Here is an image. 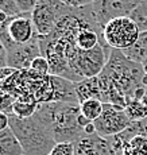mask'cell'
<instances>
[{
  "mask_svg": "<svg viewBox=\"0 0 147 155\" xmlns=\"http://www.w3.org/2000/svg\"><path fill=\"white\" fill-rule=\"evenodd\" d=\"M143 77L145 70L142 64L128 59L122 50H112L104 70L97 76L101 101L123 109L132 100L142 101L147 94Z\"/></svg>",
  "mask_w": 147,
  "mask_h": 155,
  "instance_id": "1",
  "label": "cell"
},
{
  "mask_svg": "<svg viewBox=\"0 0 147 155\" xmlns=\"http://www.w3.org/2000/svg\"><path fill=\"white\" fill-rule=\"evenodd\" d=\"M80 115V104L72 103L41 104L35 113L50 130L57 143H74L85 135L79 120Z\"/></svg>",
  "mask_w": 147,
  "mask_h": 155,
  "instance_id": "2",
  "label": "cell"
},
{
  "mask_svg": "<svg viewBox=\"0 0 147 155\" xmlns=\"http://www.w3.org/2000/svg\"><path fill=\"white\" fill-rule=\"evenodd\" d=\"M10 128L19 140L25 155H49L57 144L50 130L35 115L28 119L10 115Z\"/></svg>",
  "mask_w": 147,
  "mask_h": 155,
  "instance_id": "3",
  "label": "cell"
},
{
  "mask_svg": "<svg viewBox=\"0 0 147 155\" xmlns=\"http://www.w3.org/2000/svg\"><path fill=\"white\" fill-rule=\"evenodd\" d=\"M72 11L73 8L68 7L61 0H38L31 12V19L38 37H47L52 34L59 19Z\"/></svg>",
  "mask_w": 147,
  "mask_h": 155,
  "instance_id": "4",
  "label": "cell"
},
{
  "mask_svg": "<svg viewBox=\"0 0 147 155\" xmlns=\"http://www.w3.org/2000/svg\"><path fill=\"white\" fill-rule=\"evenodd\" d=\"M104 41L112 50H127L138 41L139 28L130 16L116 18L108 22L103 31Z\"/></svg>",
  "mask_w": 147,
  "mask_h": 155,
  "instance_id": "5",
  "label": "cell"
},
{
  "mask_svg": "<svg viewBox=\"0 0 147 155\" xmlns=\"http://www.w3.org/2000/svg\"><path fill=\"white\" fill-rule=\"evenodd\" d=\"M38 37L31 19V14H20L11 16L4 25L0 26V41L5 50L14 45H26Z\"/></svg>",
  "mask_w": 147,
  "mask_h": 155,
  "instance_id": "6",
  "label": "cell"
},
{
  "mask_svg": "<svg viewBox=\"0 0 147 155\" xmlns=\"http://www.w3.org/2000/svg\"><path fill=\"white\" fill-rule=\"evenodd\" d=\"M74 144L76 155H123L124 142L119 135L104 138L99 134L84 135Z\"/></svg>",
  "mask_w": 147,
  "mask_h": 155,
  "instance_id": "7",
  "label": "cell"
},
{
  "mask_svg": "<svg viewBox=\"0 0 147 155\" xmlns=\"http://www.w3.org/2000/svg\"><path fill=\"white\" fill-rule=\"evenodd\" d=\"M146 0H96L89 7L101 28L116 18L130 16L131 12Z\"/></svg>",
  "mask_w": 147,
  "mask_h": 155,
  "instance_id": "8",
  "label": "cell"
},
{
  "mask_svg": "<svg viewBox=\"0 0 147 155\" xmlns=\"http://www.w3.org/2000/svg\"><path fill=\"white\" fill-rule=\"evenodd\" d=\"M95 123L96 134L104 138L116 136L125 131L131 124L130 117L120 107L112 105V104H104V109L101 116Z\"/></svg>",
  "mask_w": 147,
  "mask_h": 155,
  "instance_id": "9",
  "label": "cell"
},
{
  "mask_svg": "<svg viewBox=\"0 0 147 155\" xmlns=\"http://www.w3.org/2000/svg\"><path fill=\"white\" fill-rule=\"evenodd\" d=\"M39 55V37H35L26 45H14L7 49V66L15 70H28L32 61Z\"/></svg>",
  "mask_w": 147,
  "mask_h": 155,
  "instance_id": "10",
  "label": "cell"
},
{
  "mask_svg": "<svg viewBox=\"0 0 147 155\" xmlns=\"http://www.w3.org/2000/svg\"><path fill=\"white\" fill-rule=\"evenodd\" d=\"M52 77H53V89H54V103L80 104L79 99H77L74 82L58 76H52Z\"/></svg>",
  "mask_w": 147,
  "mask_h": 155,
  "instance_id": "11",
  "label": "cell"
},
{
  "mask_svg": "<svg viewBox=\"0 0 147 155\" xmlns=\"http://www.w3.org/2000/svg\"><path fill=\"white\" fill-rule=\"evenodd\" d=\"M74 88H76L77 99L80 104L91 99H97L101 101V88L97 77L84 78L79 82H74Z\"/></svg>",
  "mask_w": 147,
  "mask_h": 155,
  "instance_id": "12",
  "label": "cell"
},
{
  "mask_svg": "<svg viewBox=\"0 0 147 155\" xmlns=\"http://www.w3.org/2000/svg\"><path fill=\"white\" fill-rule=\"evenodd\" d=\"M41 104L34 96H25L15 100L12 104V115L19 119H28L37 113Z\"/></svg>",
  "mask_w": 147,
  "mask_h": 155,
  "instance_id": "13",
  "label": "cell"
},
{
  "mask_svg": "<svg viewBox=\"0 0 147 155\" xmlns=\"http://www.w3.org/2000/svg\"><path fill=\"white\" fill-rule=\"evenodd\" d=\"M0 155H25L22 146L10 127L0 132Z\"/></svg>",
  "mask_w": 147,
  "mask_h": 155,
  "instance_id": "14",
  "label": "cell"
},
{
  "mask_svg": "<svg viewBox=\"0 0 147 155\" xmlns=\"http://www.w3.org/2000/svg\"><path fill=\"white\" fill-rule=\"evenodd\" d=\"M123 54L127 57L128 59H131L132 62L142 64L147 58V31L140 32L135 45H132L130 49L123 50Z\"/></svg>",
  "mask_w": 147,
  "mask_h": 155,
  "instance_id": "15",
  "label": "cell"
},
{
  "mask_svg": "<svg viewBox=\"0 0 147 155\" xmlns=\"http://www.w3.org/2000/svg\"><path fill=\"white\" fill-rule=\"evenodd\" d=\"M80 109H81V113H82L88 120L96 121L101 116V113H103L104 103L97 99H91V100H86V101H84V103H81Z\"/></svg>",
  "mask_w": 147,
  "mask_h": 155,
  "instance_id": "16",
  "label": "cell"
},
{
  "mask_svg": "<svg viewBox=\"0 0 147 155\" xmlns=\"http://www.w3.org/2000/svg\"><path fill=\"white\" fill-rule=\"evenodd\" d=\"M123 155H147V138L135 136L124 143Z\"/></svg>",
  "mask_w": 147,
  "mask_h": 155,
  "instance_id": "17",
  "label": "cell"
},
{
  "mask_svg": "<svg viewBox=\"0 0 147 155\" xmlns=\"http://www.w3.org/2000/svg\"><path fill=\"white\" fill-rule=\"evenodd\" d=\"M124 111L131 121L147 119V105L143 104V101H139V100L130 101V103H127V107H125Z\"/></svg>",
  "mask_w": 147,
  "mask_h": 155,
  "instance_id": "18",
  "label": "cell"
},
{
  "mask_svg": "<svg viewBox=\"0 0 147 155\" xmlns=\"http://www.w3.org/2000/svg\"><path fill=\"white\" fill-rule=\"evenodd\" d=\"M130 18L134 20V23L136 25V27L139 28L140 32L147 31V0L135 8L131 12Z\"/></svg>",
  "mask_w": 147,
  "mask_h": 155,
  "instance_id": "19",
  "label": "cell"
},
{
  "mask_svg": "<svg viewBox=\"0 0 147 155\" xmlns=\"http://www.w3.org/2000/svg\"><path fill=\"white\" fill-rule=\"evenodd\" d=\"M15 103V97L11 96L4 86L0 82V111L5 112L7 115H12V104Z\"/></svg>",
  "mask_w": 147,
  "mask_h": 155,
  "instance_id": "20",
  "label": "cell"
},
{
  "mask_svg": "<svg viewBox=\"0 0 147 155\" xmlns=\"http://www.w3.org/2000/svg\"><path fill=\"white\" fill-rule=\"evenodd\" d=\"M30 69L35 73L41 74V76H50V65H49V61H47L45 57H37V58L32 61L31 66Z\"/></svg>",
  "mask_w": 147,
  "mask_h": 155,
  "instance_id": "21",
  "label": "cell"
},
{
  "mask_svg": "<svg viewBox=\"0 0 147 155\" xmlns=\"http://www.w3.org/2000/svg\"><path fill=\"white\" fill-rule=\"evenodd\" d=\"M0 10L7 14L8 16H16V15L22 14L15 0H0Z\"/></svg>",
  "mask_w": 147,
  "mask_h": 155,
  "instance_id": "22",
  "label": "cell"
},
{
  "mask_svg": "<svg viewBox=\"0 0 147 155\" xmlns=\"http://www.w3.org/2000/svg\"><path fill=\"white\" fill-rule=\"evenodd\" d=\"M49 155H76L73 143H57Z\"/></svg>",
  "mask_w": 147,
  "mask_h": 155,
  "instance_id": "23",
  "label": "cell"
},
{
  "mask_svg": "<svg viewBox=\"0 0 147 155\" xmlns=\"http://www.w3.org/2000/svg\"><path fill=\"white\" fill-rule=\"evenodd\" d=\"M22 14H31L35 8L38 0H15Z\"/></svg>",
  "mask_w": 147,
  "mask_h": 155,
  "instance_id": "24",
  "label": "cell"
},
{
  "mask_svg": "<svg viewBox=\"0 0 147 155\" xmlns=\"http://www.w3.org/2000/svg\"><path fill=\"white\" fill-rule=\"evenodd\" d=\"M64 4H66L68 7L70 8H82V7H86V5H91L93 2L96 0H61Z\"/></svg>",
  "mask_w": 147,
  "mask_h": 155,
  "instance_id": "25",
  "label": "cell"
},
{
  "mask_svg": "<svg viewBox=\"0 0 147 155\" xmlns=\"http://www.w3.org/2000/svg\"><path fill=\"white\" fill-rule=\"evenodd\" d=\"M7 68V50L0 41V70Z\"/></svg>",
  "mask_w": 147,
  "mask_h": 155,
  "instance_id": "26",
  "label": "cell"
},
{
  "mask_svg": "<svg viewBox=\"0 0 147 155\" xmlns=\"http://www.w3.org/2000/svg\"><path fill=\"white\" fill-rule=\"evenodd\" d=\"M10 127V115L0 111V132Z\"/></svg>",
  "mask_w": 147,
  "mask_h": 155,
  "instance_id": "27",
  "label": "cell"
},
{
  "mask_svg": "<svg viewBox=\"0 0 147 155\" xmlns=\"http://www.w3.org/2000/svg\"><path fill=\"white\" fill-rule=\"evenodd\" d=\"M84 134H85V135H93V134H96V127H95L93 121H92V123H89L88 126L84 128Z\"/></svg>",
  "mask_w": 147,
  "mask_h": 155,
  "instance_id": "28",
  "label": "cell"
},
{
  "mask_svg": "<svg viewBox=\"0 0 147 155\" xmlns=\"http://www.w3.org/2000/svg\"><path fill=\"white\" fill-rule=\"evenodd\" d=\"M10 18H11V16H8L7 14H5V12H3V11L0 10V26H2V25H4V23L7 22V20L10 19Z\"/></svg>",
  "mask_w": 147,
  "mask_h": 155,
  "instance_id": "29",
  "label": "cell"
},
{
  "mask_svg": "<svg viewBox=\"0 0 147 155\" xmlns=\"http://www.w3.org/2000/svg\"><path fill=\"white\" fill-rule=\"evenodd\" d=\"M142 66H143V70H145V74H147V58L142 62Z\"/></svg>",
  "mask_w": 147,
  "mask_h": 155,
  "instance_id": "30",
  "label": "cell"
}]
</instances>
